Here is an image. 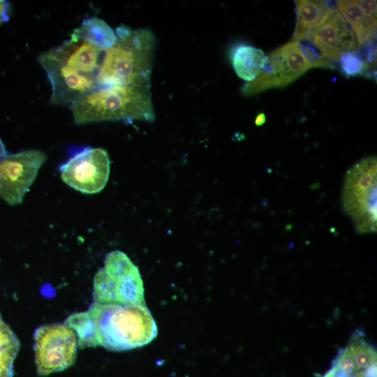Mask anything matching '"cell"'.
Returning <instances> with one entry per match:
<instances>
[{
  "label": "cell",
  "instance_id": "obj_11",
  "mask_svg": "<svg viewBox=\"0 0 377 377\" xmlns=\"http://www.w3.org/2000/svg\"><path fill=\"white\" fill-rule=\"evenodd\" d=\"M330 62L339 61L348 52H357L359 45L356 37L337 8L309 35L307 40Z\"/></svg>",
  "mask_w": 377,
  "mask_h": 377
},
{
  "label": "cell",
  "instance_id": "obj_19",
  "mask_svg": "<svg viewBox=\"0 0 377 377\" xmlns=\"http://www.w3.org/2000/svg\"><path fill=\"white\" fill-rule=\"evenodd\" d=\"M19 340L0 350V377H13V362L20 350Z\"/></svg>",
  "mask_w": 377,
  "mask_h": 377
},
{
  "label": "cell",
  "instance_id": "obj_1",
  "mask_svg": "<svg viewBox=\"0 0 377 377\" xmlns=\"http://www.w3.org/2000/svg\"><path fill=\"white\" fill-rule=\"evenodd\" d=\"M104 52L73 32L61 45L41 53L37 60L51 84L50 102L71 108L98 87L96 76Z\"/></svg>",
  "mask_w": 377,
  "mask_h": 377
},
{
  "label": "cell",
  "instance_id": "obj_5",
  "mask_svg": "<svg viewBox=\"0 0 377 377\" xmlns=\"http://www.w3.org/2000/svg\"><path fill=\"white\" fill-rule=\"evenodd\" d=\"M376 156H367L346 172L341 195L343 210L359 234L376 232Z\"/></svg>",
  "mask_w": 377,
  "mask_h": 377
},
{
  "label": "cell",
  "instance_id": "obj_16",
  "mask_svg": "<svg viewBox=\"0 0 377 377\" xmlns=\"http://www.w3.org/2000/svg\"><path fill=\"white\" fill-rule=\"evenodd\" d=\"M73 32L104 52L110 48L116 41L114 30L104 20L96 17L84 20Z\"/></svg>",
  "mask_w": 377,
  "mask_h": 377
},
{
  "label": "cell",
  "instance_id": "obj_23",
  "mask_svg": "<svg viewBox=\"0 0 377 377\" xmlns=\"http://www.w3.org/2000/svg\"><path fill=\"white\" fill-rule=\"evenodd\" d=\"M10 10V4L8 2L0 1V25L8 20Z\"/></svg>",
  "mask_w": 377,
  "mask_h": 377
},
{
  "label": "cell",
  "instance_id": "obj_6",
  "mask_svg": "<svg viewBox=\"0 0 377 377\" xmlns=\"http://www.w3.org/2000/svg\"><path fill=\"white\" fill-rule=\"evenodd\" d=\"M93 300L101 304L145 305L143 282L136 265L124 252L107 254L93 281Z\"/></svg>",
  "mask_w": 377,
  "mask_h": 377
},
{
  "label": "cell",
  "instance_id": "obj_21",
  "mask_svg": "<svg viewBox=\"0 0 377 377\" xmlns=\"http://www.w3.org/2000/svg\"><path fill=\"white\" fill-rule=\"evenodd\" d=\"M17 341H18V339L10 327L4 322L0 314V350Z\"/></svg>",
  "mask_w": 377,
  "mask_h": 377
},
{
  "label": "cell",
  "instance_id": "obj_18",
  "mask_svg": "<svg viewBox=\"0 0 377 377\" xmlns=\"http://www.w3.org/2000/svg\"><path fill=\"white\" fill-rule=\"evenodd\" d=\"M342 73L346 77L368 75V66L362 53L348 52L339 59Z\"/></svg>",
  "mask_w": 377,
  "mask_h": 377
},
{
  "label": "cell",
  "instance_id": "obj_14",
  "mask_svg": "<svg viewBox=\"0 0 377 377\" xmlns=\"http://www.w3.org/2000/svg\"><path fill=\"white\" fill-rule=\"evenodd\" d=\"M339 13L353 30L359 47L374 42L376 35V20L367 16L357 1H337Z\"/></svg>",
  "mask_w": 377,
  "mask_h": 377
},
{
  "label": "cell",
  "instance_id": "obj_12",
  "mask_svg": "<svg viewBox=\"0 0 377 377\" xmlns=\"http://www.w3.org/2000/svg\"><path fill=\"white\" fill-rule=\"evenodd\" d=\"M323 377H376V349L356 331Z\"/></svg>",
  "mask_w": 377,
  "mask_h": 377
},
{
  "label": "cell",
  "instance_id": "obj_3",
  "mask_svg": "<svg viewBox=\"0 0 377 377\" xmlns=\"http://www.w3.org/2000/svg\"><path fill=\"white\" fill-rule=\"evenodd\" d=\"M77 124L101 121H151L154 110L150 85L98 87L71 107Z\"/></svg>",
  "mask_w": 377,
  "mask_h": 377
},
{
  "label": "cell",
  "instance_id": "obj_13",
  "mask_svg": "<svg viewBox=\"0 0 377 377\" xmlns=\"http://www.w3.org/2000/svg\"><path fill=\"white\" fill-rule=\"evenodd\" d=\"M336 8V1L332 3L325 1H296V24L292 40H307L311 33Z\"/></svg>",
  "mask_w": 377,
  "mask_h": 377
},
{
  "label": "cell",
  "instance_id": "obj_8",
  "mask_svg": "<svg viewBox=\"0 0 377 377\" xmlns=\"http://www.w3.org/2000/svg\"><path fill=\"white\" fill-rule=\"evenodd\" d=\"M75 332L64 324L38 327L34 334L37 372L40 376L60 371L73 365L76 359Z\"/></svg>",
  "mask_w": 377,
  "mask_h": 377
},
{
  "label": "cell",
  "instance_id": "obj_22",
  "mask_svg": "<svg viewBox=\"0 0 377 377\" xmlns=\"http://www.w3.org/2000/svg\"><path fill=\"white\" fill-rule=\"evenodd\" d=\"M357 1L362 10L367 16L376 20V1L357 0Z\"/></svg>",
  "mask_w": 377,
  "mask_h": 377
},
{
  "label": "cell",
  "instance_id": "obj_7",
  "mask_svg": "<svg viewBox=\"0 0 377 377\" xmlns=\"http://www.w3.org/2000/svg\"><path fill=\"white\" fill-rule=\"evenodd\" d=\"M313 68L303 54L298 42L291 40L266 56L260 74L242 88L245 96H251L272 88L284 87Z\"/></svg>",
  "mask_w": 377,
  "mask_h": 377
},
{
  "label": "cell",
  "instance_id": "obj_20",
  "mask_svg": "<svg viewBox=\"0 0 377 377\" xmlns=\"http://www.w3.org/2000/svg\"><path fill=\"white\" fill-rule=\"evenodd\" d=\"M298 43L303 54L311 63L313 68H332L333 63L325 60L308 40L299 41Z\"/></svg>",
  "mask_w": 377,
  "mask_h": 377
},
{
  "label": "cell",
  "instance_id": "obj_10",
  "mask_svg": "<svg viewBox=\"0 0 377 377\" xmlns=\"http://www.w3.org/2000/svg\"><path fill=\"white\" fill-rule=\"evenodd\" d=\"M46 155L31 149L6 154L0 159V197L10 205L20 204Z\"/></svg>",
  "mask_w": 377,
  "mask_h": 377
},
{
  "label": "cell",
  "instance_id": "obj_4",
  "mask_svg": "<svg viewBox=\"0 0 377 377\" xmlns=\"http://www.w3.org/2000/svg\"><path fill=\"white\" fill-rule=\"evenodd\" d=\"M98 346L122 351L145 346L157 334L153 317L145 305L94 302L87 311Z\"/></svg>",
  "mask_w": 377,
  "mask_h": 377
},
{
  "label": "cell",
  "instance_id": "obj_24",
  "mask_svg": "<svg viewBox=\"0 0 377 377\" xmlns=\"http://www.w3.org/2000/svg\"><path fill=\"white\" fill-rule=\"evenodd\" d=\"M266 121L265 115L263 112H260L255 119V124L258 126H262Z\"/></svg>",
  "mask_w": 377,
  "mask_h": 377
},
{
  "label": "cell",
  "instance_id": "obj_2",
  "mask_svg": "<svg viewBox=\"0 0 377 377\" xmlns=\"http://www.w3.org/2000/svg\"><path fill=\"white\" fill-rule=\"evenodd\" d=\"M116 41L105 50L96 76L98 87L150 85L155 37L147 29L120 25Z\"/></svg>",
  "mask_w": 377,
  "mask_h": 377
},
{
  "label": "cell",
  "instance_id": "obj_17",
  "mask_svg": "<svg viewBox=\"0 0 377 377\" xmlns=\"http://www.w3.org/2000/svg\"><path fill=\"white\" fill-rule=\"evenodd\" d=\"M64 324L75 332L77 347L85 348L98 346L94 325L88 311L71 314L65 320Z\"/></svg>",
  "mask_w": 377,
  "mask_h": 377
},
{
  "label": "cell",
  "instance_id": "obj_25",
  "mask_svg": "<svg viewBox=\"0 0 377 377\" xmlns=\"http://www.w3.org/2000/svg\"><path fill=\"white\" fill-rule=\"evenodd\" d=\"M6 151L2 140L0 138V159L6 155Z\"/></svg>",
  "mask_w": 377,
  "mask_h": 377
},
{
  "label": "cell",
  "instance_id": "obj_9",
  "mask_svg": "<svg viewBox=\"0 0 377 377\" xmlns=\"http://www.w3.org/2000/svg\"><path fill=\"white\" fill-rule=\"evenodd\" d=\"M110 167L109 156L105 149L86 147L62 164L59 170L67 185L83 193L94 194L105 186Z\"/></svg>",
  "mask_w": 377,
  "mask_h": 377
},
{
  "label": "cell",
  "instance_id": "obj_15",
  "mask_svg": "<svg viewBox=\"0 0 377 377\" xmlns=\"http://www.w3.org/2000/svg\"><path fill=\"white\" fill-rule=\"evenodd\" d=\"M231 61L237 75L250 82L260 74L265 64L266 55L260 48L240 44L233 48Z\"/></svg>",
  "mask_w": 377,
  "mask_h": 377
}]
</instances>
